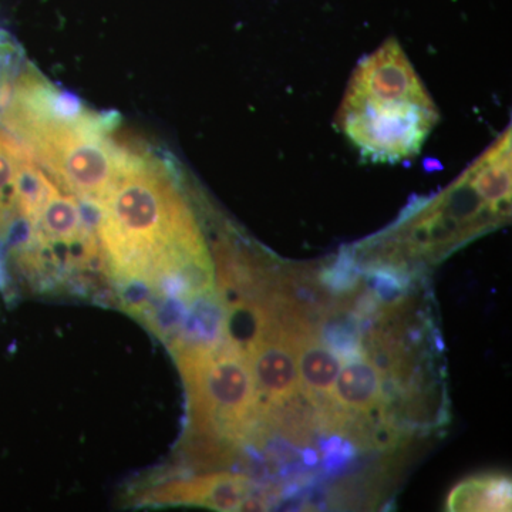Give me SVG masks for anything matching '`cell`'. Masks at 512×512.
Wrapping results in <instances>:
<instances>
[{
  "instance_id": "cell-1",
  "label": "cell",
  "mask_w": 512,
  "mask_h": 512,
  "mask_svg": "<svg viewBox=\"0 0 512 512\" xmlns=\"http://www.w3.org/2000/svg\"><path fill=\"white\" fill-rule=\"evenodd\" d=\"M97 241L110 274L127 286L170 289L191 302L211 295L210 252L173 174L133 153L96 205Z\"/></svg>"
},
{
  "instance_id": "cell-2",
  "label": "cell",
  "mask_w": 512,
  "mask_h": 512,
  "mask_svg": "<svg viewBox=\"0 0 512 512\" xmlns=\"http://www.w3.org/2000/svg\"><path fill=\"white\" fill-rule=\"evenodd\" d=\"M0 119L64 191L94 205L126 167L130 151L111 137L104 117L28 70L0 89Z\"/></svg>"
},
{
  "instance_id": "cell-3",
  "label": "cell",
  "mask_w": 512,
  "mask_h": 512,
  "mask_svg": "<svg viewBox=\"0 0 512 512\" xmlns=\"http://www.w3.org/2000/svg\"><path fill=\"white\" fill-rule=\"evenodd\" d=\"M511 214V130L488 148L450 187L404 208L392 227L353 247L359 265L383 262L416 275L437 264Z\"/></svg>"
},
{
  "instance_id": "cell-4",
  "label": "cell",
  "mask_w": 512,
  "mask_h": 512,
  "mask_svg": "<svg viewBox=\"0 0 512 512\" xmlns=\"http://www.w3.org/2000/svg\"><path fill=\"white\" fill-rule=\"evenodd\" d=\"M339 130L372 163H400L420 153L439 110L396 39L357 64L340 104Z\"/></svg>"
},
{
  "instance_id": "cell-5",
  "label": "cell",
  "mask_w": 512,
  "mask_h": 512,
  "mask_svg": "<svg viewBox=\"0 0 512 512\" xmlns=\"http://www.w3.org/2000/svg\"><path fill=\"white\" fill-rule=\"evenodd\" d=\"M190 409L191 456L202 466H222L254 440L262 424L248 360L229 346L175 342Z\"/></svg>"
},
{
  "instance_id": "cell-6",
  "label": "cell",
  "mask_w": 512,
  "mask_h": 512,
  "mask_svg": "<svg viewBox=\"0 0 512 512\" xmlns=\"http://www.w3.org/2000/svg\"><path fill=\"white\" fill-rule=\"evenodd\" d=\"M99 242L90 232L79 201L47 178L26 222V265H86L99 256Z\"/></svg>"
},
{
  "instance_id": "cell-7",
  "label": "cell",
  "mask_w": 512,
  "mask_h": 512,
  "mask_svg": "<svg viewBox=\"0 0 512 512\" xmlns=\"http://www.w3.org/2000/svg\"><path fill=\"white\" fill-rule=\"evenodd\" d=\"M47 175L18 138L0 128V235L28 222Z\"/></svg>"
},
{
  "instance_id": "cell-8",
  "label": "cell",
  "mask_w": 512,
  "mask_h": 512,
  "mask_svg": "<svg viewBox=\"0 0 512 512\" xmlns=\"http://www.w3.org/2000/svg\"><path fill=\"white\" fill-rule=\"evenodd\" d=\"M254 487L251 478L224 471L156 485L143 495V503L239 511L242 503L254 493Z\"/></svg>"
},
{
  "instance_id": "cell-9",
  "label": "cell",
  "mask_w": 512,
  "mask_h": 512,
  "mask_svg": "<svg viewBox=\"0 0 512 512\" xmlns=\"http://www.w3.org/2000/svg\"><path fill=\"white\" fill-rule=\"evenodd\" d=\"M261 417L301 392L295 352L278 338L262 340L248 359Z\"/></svg>"
},
{
  "instance_id": "cell-10",
  "label": "cell",
  "mask_w": 512,
  "mask_h": 512,
  "mask_svg": "<svg viewBox=\"0 0 512 512\" xmlns=\"http://www.w3.org/2000/svg\"><path fill=\"white\" fill-rule=\"evenodd\" d=\"M383 375L367 357L352 360L340 369L332 402L350 416H386Z\"/></svg>"
},
{
  "instance_id": "cell-11",
  "label": "cell",
  "mask_w": 512,
  "mask_h": 512,
  "mask_svg": "<svg viewBox=\"0 0 512 512\" xmlns=\"http://www.w3.org/2000/svg\"><path fill=\"white\" fill-rule=\"evenodd\" d=\"M301 392L322 412L332 406V392L342 360L320 342L319 336L305 340L295 349Z\"/></svg>"
},
{
  "instance_id": "cell-12",
  "label": "cell",
  "mask_w": 512,
  "mask_h": 512,
  "mask_svg": "<svg viewBox=\"0 0 512 512\" xmlns=\"http://www.w3.org/2000/svg\"><path fill=\"white\" fill-rule=\"evenodd\" d=\"M319 339L342 363L365 357L363 322L350 309L348 298L336 299L319 322Z\"/></svg>"
},
{
  "instance_id": "cell-13",
  "label": "cell",
  "mask_w": 512,
  "mask_h": 512,
  "mask_svg": "<svg viewBox=\"0 0 512 512\" xmlns=\"http://www.w3.org/2000/svg\"><path fill=\"white\" fill-rule=\"evenodd\" d=\"M447 511H511V480L481 474L461 481L447 497Z\"/></svg>"
},
{
  "instance_id": "cell-14",
  "label": "cell",
  "mask_w": 512,
  "mask_h": 512,
  "mask_svg": "<svg viewBox=\"0 0 512 512\" xmlns=\"http://www.w3.org/2000/svg\"><path fill=\"white\" fill-rule=\"evenodd\" d=\"M360 272L367 289L379 299L383 306L404 301L412 289L414 274L400 266L370 262L362 264Z\"/></svg>"
},
{
  "instance_id": "cell-15",
  "label": "cell",
  "mask_w": 512,
  "mask_h": 512,
  "mask_svg": "<svg viewBox=\"0 0 512 512\" xmlns=\"http://www.w3.org/2000/svg\"><path fill=\"white\" fill-rule=\"evenodd\" d=\"M320 285L336 298L356 292L362 284V272L352 248L342 249L335 261L318 269Z\"/></svg>"
},
{
  "instance_id": "cell-16",
  "label": "cell",
  "mask_w": 512,
  "mask_h": 512,
  "mask_svg": "<svg viewBox=\"0 0 512 512\" xmlns=\"http://www.w3.org/2000/svg\"><path fill=\"white\" fill-rule=\"evenodd\" d=\"M322 448V473L335 476L352 463L359 454V448L352 440L345 439L339 434H330L328 439L320 443Z\"/></svg>"
}]
</instances>
